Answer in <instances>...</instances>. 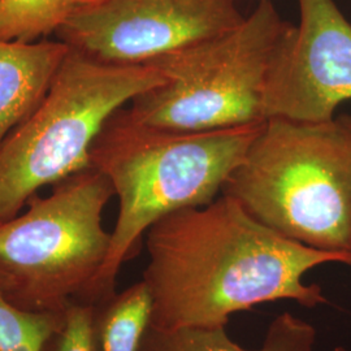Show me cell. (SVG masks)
Here are the masks:
<instances>
[{"label": "cell", "instance_id": "6da1fadb", "mask_svg": "<svg viewBox=\"0 0 351 351\" xmlns=\"http://www.w3.org/2000/svg\"><path fill=\"white\" fill-rule=\"evenodd\" d=\"M143 282L152 298L151 326H226L229 316L267 302L324 304L307 272L323 264L351 265V255L316 250L285 239L233 198L169 213L146 232Z\"/></svg>", "mask_w": 351, "mask_h": 351}, {"label": "cell", "instance_id": "7a4b0ae2", "mask_svg": "<svg viewBox=\"0 0 351 351\" xmlns=\"http://www.w3.org/2000/svg\"><path fill=\"white\" fill-rule=\"evenodd\" d=\"M264 121L190 132L143 124L128 108L113 113L93 143L90 167L111 182L119 216L86 303L95 304L116 293L123 264L151 226L169 213L206 206L221 194Z\"/></svg>", "mask_w": 351, "mask_h": 351}, {"label": "cell", "instance_id": "3957f363", "mask_svg": "<svg viewBox=\"0 0 351 351\" xmlns=\"http://www.w3.org/2000/svg\"><path fill=\"white\" fill-rule=\"evenodd\" d=\"M221 194L285 239L351 255V114L267 119Z\"/></svg>", "mask_w": 351, "mask_h": 351}, {"label": "cell", "instance_id": "277c9868", "mask_svg": "<svg viewBox=\"0 0 351 351\" xmlns=\"http://www.w3.org/2000/svg\"><path fill=\"white\" fill-rule=\"evenodd\" d=\"M163 81L149 64L103 63L71 49L45 98L0 146V224L39 189L90 168L107 120Z\"/></svg>", "mask_w": 351, "mask_h": 351}, {"label": "cell", "instance_id": "5b68a950", "mask_svg": "<svg viewBox=\"0 0 351 351\" xmlns=\"http://www.w3.org/2000/svg\"><path fill=\"white\" fill-rule=\"evenodd\" d=\"M294 25L272 0H261L239 25L149 62L164 81L130 101L141 123L211 130L262 123L267 80Z\"/></svg>", "mask_w": 351, "mask_h": 351}, {"label": "cell", "instance_id": "8992f818", "mask_svg": "<svg viewBox=\"0 0 351 351\" xmlns=\"http://www.w3.org/2000/svg\"><path fill=\"white\" fill-rule=\"evenodd\" d=\"M114 195L106 176L84 169L34 195L0 224V293L30 313H64L88 301L111 245L103 211Z\"/></svg>", "mask_w": 351, "mask_h": 351}, {"label": "cell", "instance_id": "52a82bcc", "mask_svg": "<svg viewBox=\"0 0 351 351\" xmlns=\"http://www.w3.org/2000/svg\"><path fill=\"white\" fill-rule=\"evenodd\" d=\"M239 0H85L58 32L103 63L139 65L239 25Z\"/></svg>", "mask_w": 351, "mask_h": 351}, {"label": "cell", "instance_id": "ba28073f", "mask_svg": "<svg viewBox=\"0 0 351 351\" xmlns=\"http://www.w3.org/2000/svg\"><path fill=\"white\" fill-rule=\"evenodd\" d=\"M294 25L272 63L264 119L328 121L351 101V24L335 0H298Z\"/></svg>", "mask_w": 351, "mask_h": 351}, {"label": "cell", "instance_id": "9c48e42d", "mask_svg": "<svg viewBox=\"0 0 351 351\" xmlns=\"http://www.w3.org/2000/svg\"><path fill=\"white\" fill-rule=\"evenodd\" d=\"M69 50L62 40H0V146L45 98Z\"/></svg>", "mask_w": 351, "mask_h": 351}, {"label": "cell", "instance_id": "30bf717a", "mask_svg": "<svg viewBox=\"0 0 351 351\" xmlns=\"http://www.w3.org/2000/svg\"><path fill=\"white\" fill-rule=\"evenodd\" d=\"M93 306V350L142 351L152 315L150 290L143 280Z\"/></svg>", "mask_w": 351, "mask_h": 351}, {"label": "cell", "instance_id": "8fae6325", "mask_svg": "<svg viewBox=\"0 0 351 351\" xmlns=\"http://www.w3.org/2000/svg\"><path fill=\"white\" fill-rule=\"evenodd\" d=\"M81 0H0V40L34 43L56 33Z\"/></svg>", "mask_w": 351, "mask_h": 351}, {"label": "cell", "instance_id": "7c38bea8", "mask_svg": "<svg viewBox=\"0 0 351 351\" xmlns=\"http://www.w3.org/2000/svg\"><path fill=\"white\" fill-rule=\"evenodd\" d=\"M63 317L64 313L21 310L0 293V351H42Z\"/></svg>", "mask_w": 351, "mask_h": 351}, {"label": "cell", "instance_id": "4fadbf2b", "mask_svg": "<svg viewBox=\"0 0 351 351\" xmlns=\"http://www.w3.org/2000/svg\"><path fill=\"white\" fill-rule=\"evenodd\" d=\"M142 351H252L230 339L226 326H180L155 329L150 326Z\"/></svg>", "mask_w": 351, "mask_h": 351}, {"label": "cell", "instance_id": "5bb4252c", "mask_svg": "<svg viewBox=\"0 0 351 351\" xmlns=\"http://www.w3.org/2000/svg\"><path fill=\"white\" fill-rule=\"evenodd\" d=\"M94 306L75 302L65 311L62 324L46 339L42 351H94L91 322Z\"/></svg>", "mask_w": 351, "mask_h": 351}, {"label": "cell", "instance_id": "9a60e30c", "mask_svg": "<svg viewBox=\"0 0 351 351\" xmlns=\"http://www.w3.org/2000/svg\"><path fill=\"white\" fill-rule=\"evenodd\" d=\"M316 330L295 315H278L269 324L263 345L252 351H315Z\"/></svg>", "mask_w": 351, "mask_h": 351}, {"label": "cell", "instance_id": "2e32d148", "mask_svg": "<svg viewBox=\"0 0 351 351\" xmlns=\"http://www.w3.org/2000/svg\"><path fill=\"white\" fill-rule=\"evenodd\" d=\"M333 351H349L348 350V349H346V348H343V346H337V348H336V349H335V350Z\"/></svg>", "mask_w": 351, "mask_h": 351}, {"label": "cell", "instance_id": "e0dca14e", "mask_svg": "<svg viewBox=\"0 0 351 351\" xmlns=\"http://www.w3.org/2000/svg\"><path fill=\"white\" fill-rule=\"evenodd\" d=\"M81 1H85V0H81Z\"/></svg>", "mask_w": 351, "mask_h": 351}]
</instances>
